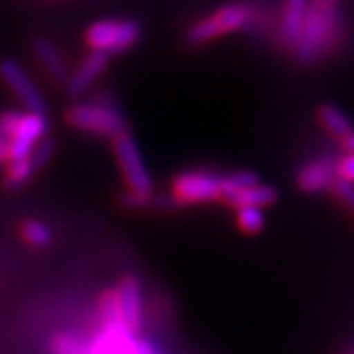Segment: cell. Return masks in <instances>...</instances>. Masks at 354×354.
<instances>
[{
  "instance_id": "obj_16",
  "label": "cell",
  "mask_w": 354,
  "mask_h": 354,
  "mask_svg": "<svg viewBox=\"0 0 354 354\" xmlns=\"http://www.w3.org/2000/svg\"><path fill=\"white\" fill-rule=\"evenodd\" d=\"M256 183H258V177L254 171H248V169L230 171L227 176L221 177V201L227 203L228 199H232L234 195H239L241 191L248 189Z\"/></svg>"
},
{
  "instance_id": "obj_26",
  "label": "cell",
  "mask_w": 354,
  "mask_h": 354,
  "mask_svg": "<svg viewBox=\"0 0 354 354\" xmlns=\"http://www.w3.org/2000/svg\"><path fill=\"white\" fill-rule=\"evenodd\" d=\"M8 140L4 136H0V165L8 164Z\"/></svg>"
},
{
  "instance_id": "obj_10",
  "label": "cell",
  "mask_w": 354,
  "mask_h": 354,
  "mask_svg": "<svg viewBox=\"0 0 354 354\" xmlns=\"http://www.w3.org/2000/svg\"><path fill=\"white\" fill-rule=\"evenodd\" d=\"M311 0H281L278 18V44L286 51L295 50L297 39L301 36L305 16Z\"/></svg>"
},
{
  "instance_id": "obj_13",
  "label": "cell",
  "mask_w": 354,
  "mask_h": 354,
  "mask_svg": "<svg viewBox=\"0 0 354 354\" xmlns=\"http://www.w3.org/2000/svg\"><path fill=\"white\" fill-rule=\"evenodd\" d=\"M32 50L36 53V57L39 59L41 67L46 69V73L57 81V83H64L69 77V69H67V64L62 57V53L57 51V48L51 44L50 39L46 38H36L32 41Z\"/></svg>"
},
{
  "instance_id": "obj_11",
  "label": "cell",
  "mask_w": 354,
  "mask_h": 354,
  "mask_svg": "<svg viewBox=\"0 0 354 354\" xmlns=\"http://www.w3.org/2000/svg\"><path fill=\"white\" fill-rule=\"evenodd\" d=\"M109 65V57L97 53V51H91L87 57L77 65L73 69V73L69 71V77L65 81V95L69 99H79L87 93V88L104 73Z\"/></svg>"
},
{
  "instance_id": "obj_21",
  "label": "cell",
  "mask_w": 354,
  "mask_h": 354,
  "mask_svg": "<svg viewBox=\"0 0 354 354\" xmlns=\"http://www.w3.org/2000/svg\"><path fill=\"white\" fill-rule=\"evenodd\" d=\"M51 354H88V344L81 337L64 330L51 339Z\"/></svg>"
},
{
  "instance_id": "obj_23",
  "label": "cell",
  "mask_w": 354,
  "mask_h": 354,
  "mask_svg": "<svg viewBox=\"0 0 354 354\" xmlns=\"http://www.w3.org/2000/svg\"><path fill=\"white\" fill-rule=\"evenodd\" d=\"M330 193L339 199V201L351 211L354 215V185L351 183H344L341 179H337L330 187Z\"/></svg>"
},
{
  "instance_id": "obj_24",
  "label": "cell",
  "mask_w": 354,
  "mask_h": 354,
  "mask_svg": "<svg viewBox=\"0 0 354 354\" xmlns=\"http://www.w3.org/2000/svg\"><path fill=\"white\" fill-rule=\"evenodd\" d=\"M335 171H337V179H341L344 183L354 185V156L353 153H344L335 162Z\"/></svg>"
},
{
  "instance_id": "obj_19",
  "label": "cell",
  "mask_w": 354,
  "mask_h": 354,
  "mask_svg": "<svg viewBox=\"0 0 354 354\" xmlns=\"http://www.w3.org/2000/svg\"><path fill=\"white\" fill-rule=\"evenodd\" d=\"M20 234L34 248H48L51 241H53L51 228L46 223L38 221V218H28V221H24L22 227H20Z\"/></svg>"
},
{
  "instance_id": "obj_3",
  "label": "cell",
  "mask_w": 354,
  "mask_h": 354,
  "mask_svg": "<svg viewBox=\"0 0 354 354\" xmlns=\"http://www.w3.org/2000/svg\"><path fill=\"white\" fill-rule=\"evenodd\" d=\"M65 122L79 132L111 140L128 132L127 116L113 102H75L65 111Z\"/></svg>"
},
{
  "instance_id": "obj_5",
  "label": "cell",
  "mask_w": 354,
  "mask_h": 354,
  "mask_svg": "<svg viewBox=\"0 0 354 354\" xmlns=\"http://www.w3.org/2000/svg\"><path fill=\"white\" fill-rule=\"evenodd\" d=\"M221 177L207 169H189L174 177L171 181V205L189 207L205 205L221 199Z\"/></svg>"
},
{
  "instance_id": "obj_7",
  "label": "cell",
  "mask_w": 354,
  "mask_h": 354,
  "mask_svg": "<svg viewBox=\"0 0 354 354\" xmlns=\"http://www.w3.org/2000/svg\"><path fill=\"white\" fill-rule=\"evenodd\" d=\"M0 79L6 87L12 91L14 97L22 102L26 113L46 114L48 104H46L44 95L36 87L34 79L20 67V64H16L10 57L0 59Z\"/></svg>"
},
{
  "instance_id": "obj_18",
  "label": "cell",
  "mask_w": 354,
  "mask_h": 354,
  "mask_svg": "<svg viewBox=\"0 0 354 354\" xmlns=\"http://www.w3.org/2000/svg\"><path fill=\"white\" fill-rule=\"evenodd\" d=\"M38 174V167L34 165L32 158L28 156L26 160L20 162H10L6 164V171H4V183L8 189H20L32 177Z\"/></svg>"
},
{
  "instance_id": "obj_28",
  "label": "cell",
  "mask_w": 354,
  "mask_h": 354,
  "mask_svg": "<svg viewBox=\"0 0 354 354\" xmlns=\"http://www.w3.org/2000/svg\"><path fill=\"white\" fill-rule=\"evenodd\" d=\"M311 4L317 8H335L339 6V0H311Z\"/></svg>"
},
{
  "instance_id": "obj_12",
  "label": "cell",
  "mask_w": 354,
  "mask_h": 354,
  "mask_svg": "<svg viewBox=\"0 0 354 354\" xmlns=\"http://www.w3.org/2000/svg\"><path fill=\"white\" fill-rule=\"evenodd\" d=\"M335 162L337 160H330V158H319L315 162H309L307 165H304L295 177V183H297L299 191L309 193V195L330 191L333 183L337 181Z\"/></svg>"
},
{
  "instance_id": "obj_15",
  "label": "cell",
  "mask_w": 354,
  "mask_h": 354,
  "mask_svg": "<svg viewBox=\"0 0 354 354\" xmlns=\"http://www.w3.org/2000/svg\"><path fill=\"white\" fill-rule=\"evenodd\" d=\"M317 120H319V124L323 127L325 132H329L330 136L337 138L339 142L342 138H346L354 130L348 114L344 113L342 109H339V106L329 104V102H325V104H321L317 109Z\"/></svg>"
},
{
  "instance_id": "obj_1",
  "label": "cell",
  "mask_w": 354,
  "mask_h": 354,
  "mask_svg": "<svg viewBox=\"0 0 354 354\" xmlns=\"http://www.w3.org/2000/svg\"><path fill=\"white\" fill-rule=\"evenodd\" d=\"M344 38H346V22L339 6L317 8L309 2L304 30L293 50V57L299 65L309 67L335 53Z\"/></svg>"
},
{
  "instance_id": "obj_27",
  "label": "cell",
  "mask_w": 354,
  "mask_h": 354,
  "mask_svg": "<svg viewBox=\"0 0 354 354\" xmlns=\"http://www.w3.org/2000/svg\"><path fill=\"white\" fill-rule=\"evenodd\" d=\"M341 146H342V150L346 153H353L354 156V130L346 136V138H342L341 140Z\"/></svg>"
},
{
  "instance_id": "obj_2",
  "label": "cell",
  "mask_w": 354,
  "mask_h": 354,
  "mask_svg": "<svg viewBox=\"0 0 354 354\" xmlns=\"http://www.w3.org/2000/svg\"><path fill=\"white\" fill-rule=\"evenodd\" d=\"M256 4L252 2H230L213 14L197 20L183 34V44L189 48H201L227 34H234L254 26Z\"/></svg>"
},
{
  "instance_id": "obj_9",
  "label": "cell",
  "mask_w": 354,
  "mask_h": 354,
  "mask_svg": "<svg viewBox=\"0 0 354 354\" xmlns=\"http://www.w3.org/2000/svg\"><path fill=\"white\" fill-rule=\"evenodd\" d=\"M116 297H118V309L120 319L128 333L136 335L144 321V290L142 281L134 274H128L116 283Z\"/></svg>"
},
{
  "instance_id": "obj_17",
  "label": "cell",
  "mask_w": 354,
  "mask_h": 354,
  "mask_svg": "<svg viewBox=\"0 0 354 354\" xmlns=\"http://www.w3.org/2000/svg\"><path fill=\"white\" fill-rule=\"evenodd\" d=\"M99 315H101L102 329H124L120 309H118V297L116 290H104L99 297Z\"/></svg>"
},
{
  "instance_id": "obj_14",
  "label": "cell",
  "mask_w": 354,
  "mask_h": 354,
  "mask_svg": "<svg viewBox=\"0 0 354 354\" xmlns=\"http://www.w3.org/2000/svg\"><path fill=\"white\" fill-rule=\"evenodd\" d=\"M278 201V191L276 187L268 185V183H256L248 189L241 191L239 195H234L232 199H228L227 205L232 207L234 211L244 209V207H254V209H266L270 205Z\"/></svg>"
},
{
  "instance_id": "obj_4",
  "label": "cell",
  "mask_w": 354,
  "mask_h": 354,
  "mask_svg": "<svg viewBox=\"0 0 354 354\" xmlns=\"http://www.w3.org/2000/svg\"><path fill=\"white\" fill-rule=\"evenodd\" d=\"M142 38V26L136 20H99L85 32V44L91 51L106 57L132 50Z\"/></svg>"
},
{
  "instance_id": "obj_20",
  "label": "cell",
  "mask_w": 354,
  "mask_h": 354,
  "mask_svg": "<svg viewBox=\"0 0 354 354\" xmlns=\"http://www.w3.org/2000/svg\"><path fill=\"white\" fill-rule=\"evenodd\" d=\"M236 227L241 228L244 234H260L266 227L264 209H254V207H244L236 211Z\"/></svg>"
},
{
  "instance_id": "obj_8",
  "label": "cell",
  "mask_w": 354,
  "mask_h": 354,
  "mask_svg": "<svg viewBox=\"0 0 354 354\" xmlns=\"http://www.w3.org/2000/svg\"><path fill=\"white\" fill-rule=\"evenodd\" d=\"M50 122L46 114L26 113V111H6L0 113V136L8 140H22L30 144H39L48 138Z\"/></svg>"
},
{
  "instance_id": "obj_6",
  "label": "cell",
  "mask_w": 354,
  "mask_h": 354,
  "mask_svg": "<svg viewBox=\"0 0 354 354\" xmlns=\"http://www.w3.org/2000/svg\"><path fill=\"white\" fill-rule=\"evenodd\" d=\"M113 152L116 164L120 167V174L127 181V191L142 193V195H153L152 176L146 167L136 140L130 136V132L120 134L113 140Z\"/></svg>"
},
{
  "instance_id": "obj_22",
  "label": "cell",
  "mask_w": 354,
  "mask_h": 354,
  "mask_svg": "<svg viewBox=\"0 0 354 354\" xmlns=\"http://www.w3.org/2000/svg\"><path fill=\"white\" fill-rule=\"evenodd\" d=\"M156 203V197L153 195H142V193H132V191H124L120 195V205L124 209H130V211H142V209H148Z\"/></svg>"
},
{
  "instance_id": "obj_25",
  "label": "cell",
  "mask_w": 354,
  "mask_h": 354,
  "mask_svg": "<svg viewBox=\"0 0 354 354\" xmlns=\"http://www.w3.org/2000/svg\"><path fill=\"white\" fill-rule=\"evenodd\" d=\"M136 354H160L150 341L136 339Z\"/></svg>"
}]
</instances>
